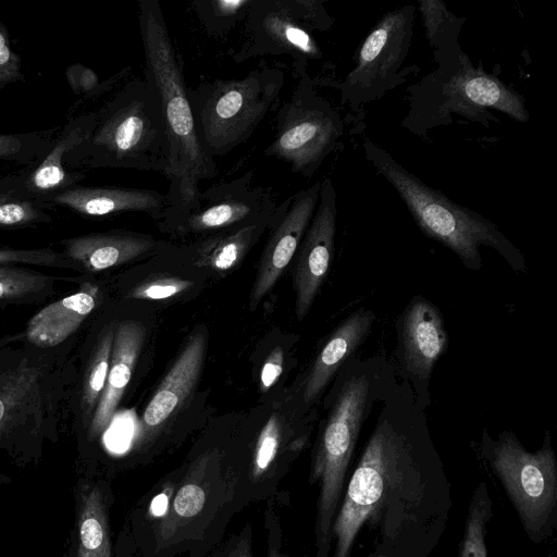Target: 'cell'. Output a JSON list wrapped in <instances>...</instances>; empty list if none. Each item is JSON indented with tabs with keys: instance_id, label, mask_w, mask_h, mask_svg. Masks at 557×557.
<instances>
[{
	"instance_id": "f35d334b",
	"label": "cell",
	"mask_w": 557,
	"mask_h": 557,
	"mask_svg": "<svg viewBox=\"0 0 557 557\" xmlns=\"http://www.w3.org/2000/svg\"><path fill=\"white\" fill-rule=\"evenodd\" d=\"M274 505V499L268 500L264 510L265 557H290L284 549L282 521Z\"/></svg>"
},
{
	"instance_id": "4316f807",
	"label": "cell",
	"mask_w": 557,
	"mask_h": 557,
	"mask_svg": "<svg viewBox=\"0 0 557 557\" xmlns=\"http://www.w3.org/2000/svg\"><path fill=\"white\" fill-rule=\"evenodd\" d=\"M274 209L244 225L206 237L195 248L196 265L218 272L235 268L269 226Z\"/></svg>"
},
{
	"instance_id": "4fadbf2b",
	"label": "cell",
	"mask_w": 557,
	"mask_h": 557,
	"mask_svg": "<svg viewBox=\"0 0 557 557\" xmlns=\"http://www.w3.org/2000/svg\"><path fill=\"white\" fill-rule=\"evenodd\" d=\"M397 362L422 409L426 407L431 373L446 351L448 336L443 317L431 301L414 296L397 319Z\"/></svg>"
},
{
	"instance_id": "603a6c76",
	"label": "cell",
	"mask_w": 557,
	"mask_h": 557,
	"mask_svg": "<svg viewBox=\"0 0 557 557\" xmlns=\"http://www.w3.org/2000/svg\"><path fill=\"white\" fill-rule=\"evenodd\" d=\"M62 252L83 272L98 273L154 251L159 244L153 237L114 230L89 233L60 242Z\"/></svg>"
},
{
	"instance_id": "8d00e7d4",
	"label": "cell",
	"mask_w": 557,
	"mask_h": 557,
	"mask_svg": "<svg viewBox=\"0 0 557 557\" xmlns=\"http://www.w3.org/2000/svg\"><path fill=\"white\" fill-rule=\"evenodd\" d=\"M419 11L422 16L426 37L433 45L435 37L442 35L445 26H453L456 16L453 15L444 2L440 0H422L419 2Z\"/></svg>"
},
{
	"instance_id": "1f68e13d",
	"label": "cell",
	"mask_w": 557,
	"mask_h": 557,
	"mask_svg": "<svg viewBox=\"0 0 557 557\" xmlns=\"http://www.w3.org/2000/svg\"><path fill=\"white\" fill-rule=\"evenodd\" d=\"M490 513V502L481 484L469 508L460 557H487L484 534Z\"/></svg>"
},
{
	"instance_id": "f1b7e54d",
	"label": "cell",
	"mask_w": 557,
	"mask_h": 557,
	"mask_svg": "<svg viewBox=\"0 0 557 557\" xmlns=\"http://www.w3.org/2000/svg\"><path fill=\"white\" fill-rule=\"evenodd\" d=\"M62 277L0 262V306L40 304L52 297Z\"/></svg>"
},
{
	"instance_id": "d6986e66",
	"label": "cell",
	"mask_w": 557,
	"mask_h": 557,
	"mask_svg": "<svg viewBox=\"0 0 557 557\" xmlns=\"http://www.w3.org/2000/svg\"><path fill=\"white\" fill-rule=\"evenodd\" d=\"M206 356V336H190L184 349L168 371L147 404L134 450L145 453L160 428L181 407L196 385Z\"/></svg>"
},
{
	"instance_id": "4dcf8cb0",
	"label": "cell",
	"mask_w": 557,
	"mask_h": 557,
	"mask_svg": "<svg viewBox=\"0 0 557 557\" xmlns=\"http://www.w3.org/2000/svg\"><path fill=\"white\" fill-rule=\"evenodd\" d=\"M252 0H194L193 10L205 30L223 37L243 23Z\"/></svg>"
},
{
	"instance_id": "e0dca14e",
	"label": "cell",
	"mask_w": 557,
	"mask_h": 557,
	"mask_svg": "<svg viewBox=\"0 0 557 557\" xmlns=\"http://www.w3.org/2000/svg\"><path fill=\"white\" fill-rule=\"evenodd\" d=\"M116 321L91 329L76 355L69 359L70 382L64 409L78 438L84 440L104 389Z\"/></svg>"
},
{
	"instance_id": "ffe728a7",
	"label": "cell",
	"mask_w": 557,
	"mask_h": 557,
	"mask_svg": "<svg viewBox=\"0 0 557 557\" xmlns=\"http://www.w3.org/2000/svg\"><path fill=\"white\" fill-rule=\"evenodd\" d=\"M97 124V111L70 119L63 125L45 157L35 165L24 169L25 187L32 198L52 208L53 197L85 180L83 171H69L65 158L86 140Z\"/></svg>"
},
{
	"instance_id": "2e32d148",
	"label": "cell",
	"mask_w": 557,
	"mask_h": 557,
	"mask_svg": "<svg viewBox=\"0 0 557 557\" xmlns=\"http://www.w3.org/2000/svg\"><path fill=\"white\" fill-rule=\"evenodd\" d=\"M320 189L319 181L276 205L251 292L252 306L271 290L295 256L315 211Z\"/></svg>"
},
{
	"instance_id": "d6a6232c",
	"label": "cell",
	"mask_w": 557,
	"mask_h": 557,
	"mask_svg": "<svg viewBox=\"0 0 557 557\" xmlns=\"http://www.w3.org/2000/svg\"><path fill=\"white\" fill-rule=\"evenodd\" d=\"M128 72L129 67L123 69L107 81L100 82L99 76L94 70L81 63H74L65 70V77L72 92L76 96H83V99L86 100L111 89Z\"/></svg>"
},
{
	"instance_id": "8fae6325",
	"label": "cell",
	"mask_w": 557,
	"mask_h": 557,
	"mask_svg": "<svg viewBox=\"0 0 557 557\" xmlns=\"http://www.w3.org/2000/svg\"><path fill=\"white\" fill-rule=\"evenodd\" d=\"M488 459L525 530L540 534L557 502V465L549 433L542 447L530 453L512 432L504 431L492 442Z\"/></svg>"
},
{
	"instance_id": "484cf974",
	"label": "cell",
	"mask_w": 557,
	"mask_h": 557,
	"mask_svg": "<svg viewBox=\"0 0 557 557\" xmlns=\"http://www.w3.org/2000/svg\"><path fill=\"white\" fill-rule=\"evenodd\" d=\"M108 483L88 485L81 494L77 521V557H113Z\"/></svg>"
},
{
	"instance_id": "7402d4cb",
	"label": "cell",
	"mask_w": 557,
	"mask_h": 557,
	"mask_svg": "<svg viewBox=\"0 0 557 557\" xmlns=\"http://www.w3.org/2000/svg\"><path fill=\"white\" fill-rule=\"evenodd\" d=\"M144 341L145 326L139 321H116L107 382L84 438L87 443L97 442L111 424L131 381Z\"/></svg>"
},
{
	"instance_id": "8992f818",
	"label": "cell",
	"mask_w": 557,
	"mask_h": 557,
	"mask_svg": "<svg viewBox=\"0 0 557 557\" xmlns=\"http://www.w3.org/2000/svg\"><path fill=\"white\" fill-rule=\"evenodd\" d=\"M20 341L0 349V450L36 457L58 438L70 367Z\"/></svg>"
},
{
	"instance_id": "9a60e30c",
	"label": "cell",
	"mask_w": 557,
	"mask_h": 557,
	"mask_svg": "<svg viewBox=\"0 0 557 557\" xmlns=\"http://www.w3.org/2000/svg\"><path fill=\"white\" fill-rule=\"evenodd\" d=\"M253 171L200 193V208L173 225L182 233L215 234L233 230L273 210L276 200L270 188L253 186Z\"/></svg>"
},
{
	"instance_id": "9c48e42d",
	"label": "cell",
	"mask_w": 557,
	"mask_h": 557,
	"mask_svg": "<svg viewBox=\"0 0 557 557\" xmlns=\"http://www.w3.org/2000/svg\"><path fill=\"white\" fill-rule=\"evenodd\" d=\"M304 70L295 69L298 84L276 112L264 154L287 163L295 174L311 177L336 147L343 128L338 114L317 95Z\"/></svg>"
},
{
	"instance_id": "3957f363",
	"label": "cell",
	"mask_w": 557,
	"mask_h": 557,
	"mask_svg": "<svg viewBox=\"0 0 557 557\" xmlns=\"http://www.w3.org/2000/svg\"><path fill=\"white\" fill-rule=\"evenodd\" d=\"M144 75L156 87L169 141L164 223L172 227L200 208V183L216 174L196 129L181 57L174 48L158 0L137 2Z\"/></svg>"
},
{
	"instance_id": "5b68a950",
	"label": "cell",
	"mask_w": 557,
	"mask_h": 557,
	"mask_svg": "<svg viewBox=\"0 0 557 557\" xmlns=\"http://www.w3.org/2000/svg\"><path fill=\"white\" fill-rule=\"evenodd\" d=\"M170 149L159 94L145 76L125 82L97 111L91 135L65 158L69 171L131 169L165 175Z\"/></svg>"
},
{
	"instance_id": "277c9868",
	"label": "cell",
	"mask_w": 557,
	"mask_h": 557,
	"mask_svg": "<svg viewBox=\"0 0 557 557\" xmlns=\"http://www.w3.org/2000/svg\"><path fill=\"white\" fill-rule=\"evenodd\" d=\"M343 366V376L319 437L309 476L311 484L320 485L315 557H329L331 528L361 426L395 379L393 369L385 360H360L352 356Z\"/></svg>"
},
{
	"instance_id": "cb8c5ba5",
	"label": "cell",
	"mask_w": 557,
	"mask_h": 557,
	"mask_svg": "<svg viewBox=\"0 0 557 557\" xmlns=\"http://www.w3.org/2000/svg\"><path fill=\"white\" fill-rule=\"evenodd\" d=\"M444 87L448 104L458 111L471 104L496 109L519 122L529 120L524 99L498 78L474 69L465 54Z\"/></svg>"
},
{
	"instance_id": "44dd1931",
	"label": "cell",
	"mask_w": 557,
	"mask_h": 557,
	"mask_svg": "<svg viewBox=\"0 0 557 557\" xmlns=\"http://www.w3.org/2000/svg\"><path fill=\"white\" fill-rule=\"evenodd\" d=\"M50 206L66 208L87 219L140 212L163 220L166 197L165 194L148 188L76 185L53 197Z\"/></svg>"
},
{
	"instance_id": "5bb4252c",
	"label": "cell",
	"mask_w": 557,
	"mask_h": 557,
	"mask_svg": "<svg viewBox=\"0 0 557 557\" xmlns=\"http://www.w3.org/2000/svg\"><path fill=\"white\" fill-rule=\"evenodd\" d=\"M102 304V289L82 281L75 293L63 296L35 313L21 334V343L66 363L89 318Z\"/></svg>"
},
{
	"instance_id": "ab89813d",
	"label": "cell",
	"mask_w": 557,
	"mask_h": 557,
	"mask_svg": "<svg viewBox=\"0 0 557 557\" xmlns=\"http://www.w3.org/2000/svg\"><path fill=\"white\" fill-rule=\"evenodd\" d=\"M284 352L281 347H275L267 358L260 375V388L269 391L278 380L283 372Z\"/></svg>"
},
{
	"instance_id": "60d3db41",
	"label": "cell",
	"mask_w": 557,
	"mask_h": 557,
	"mask_svg": "<svg viewBox=\"0 0 557 557\" xmlns=\"http://www.w3.org/2000/svg\"><path fill=\"white\" fill-rule=\"evenodd\" d=\"M21 339V334L0 337V349Z\"/></svg>"
},
{
	"instance_id": "e575fe53",
	"label": "cell",
	"mask_w": 557,
	"mask_h": 557,
	"mask_svg": "<svg viewBox=\"0 0 557 557\" xmlns=\"http://www.w3.org/2000/svg\"><path fill=\"white\" fill-rule=\"evenodd\" d=\"M193 282L177 277H157L146 281L126 294V299L160 300L184 293L193 286Z\"/></svg>"
},
{
	"instance_id": "83f0119b",
	"label": "cell",
	"mask_w": 557,
	"mask_h": 557,
	"mask_svg": "<svg viewBox=\"0 0 557 557\" xmlns=\"http://www.w3.org/2000/svg\"><path fill=\"white\" fill-rule=\"evenodd\" d=\"M50 209L29 196L23 171L0 177V230L51 223Z\"/></svg>"
},
{
	"instance_id": "30bf717a",
	"label": "cell",
	"mask_w": 557,
	"mask_h": 557,
	"mask_svg": "<svg viewBox=\"0 0 557 557\" xmlns=\"http://www.w3.org/2000/svg\"><path fill=\"white\" fill-rule=\"evenodd\" d=\"M243 23L235 62L285 54L294 60L295 69H305L308 61L321 58L311 30L330 25L322 3L311 0H252Z\"/></svg>"
},
{
	"instance_id": "d4e9b609",
	"label": "cell",
	"mask_w": 557,
	"mask_h": 557,
	"mask_svg": "<svg viewBox=\"0 0 557 557\" xmlns=\"http://www.w3.org/2000/svg\"><path fill=\"white\" fill-rule=\"evenodd\" d=\"M374 320L372 310L360 308L334 330L317 355L306 380L304 391L306 404L313 401L334 374L354 356L369 335Z\"/></svg>"
},
{
	"instance_id": "ba28073f",
	"label": "cell",
	"mask_w": 557,
	"mask_h": 557,
	"mask_svg": "<svg viewBox=\"0 0 557 557\" xmlns=\"http://www.w3.org/2000/svg\"><path fill=\"white\" fill-rule=\"evenodd\" d=\"M285 71L261 63L242 78H216L187 88L199 140L212 158L246 143L274 109Z\"/></svg>"
},
{
	"instance_id": "52a82bcc",
	"label": "cell",
	"mask_w": 557,
	"mask_h": 557,
	"mask_svg": "<svg viewBox=\"0 0 557 557\" xmlns=\"http://www.w3.org/2000/svg\"><path fill=\"white\" fill-rule=\"evenodd\" d=\"M364 152L377 174L396 189L420 230L451 250L466 268L481 269L480 248L486 246L496 250L515 271H525L522 252L492 221L424 184L373 141L366 140Z\"/></svg>"
},
{
	"instance_id": "f546056e",
	"label": "cell",
	"mask_w": 557,
	"mask_h": 557,
	"mask_svg": "<svg viewBox=\"0 0 557 557\" xmlns=\"http://www.w3.org/2000/svg\"><path fill=\"white\" fill-rule=\"evenodd\" d=\"M61 126L45 131L0 134V162L28 169L37 164L51 148Z\"/></svg>"
},
{
	"instance_id": "7a4b0ae2",
	"label": "cell",
	"mask_w": 557,
	"mask_h": 557,
	"mask_svg": "<svg viewBox=\"0 0 557 557\" xmlns=\"http://www.w3.org/2000/svg\"><path fill=\"white\" fill-rule=\"evenodd\" d=\"M242 510L234 460L208 447L136 503L129 522L135 550L139 557H207Z\"/></svg>"
},
{
	"instance_id": "74e56055",
	"label": "cell",
	"mask_w": 557,
	"mask_h": 557,
	"mask_svg": "<svg viewBox=\"0 0 557 557\" xmlns=\"http://www.w3.org/2000/svg\"><path fill=\"white\" fill-rule=\"evenodd\" d=\"M252 525L246 522L240 530L223 539L207 557H253Z\"/></svg>"
},
{
	"instance_id": "ac0fdd59",
	"label": "cell",
	"mask_w": 557,
	"mask_h": 557,
	"mask_svg": "<svg viewBox=\"0 0 557 557\" xmlns=\"http://www.w3.org/2000/svg\"><path fill=\"white\" fill-rule=\"evenodd\" d=\"M336 218V191L332 181L325 177L321 181L315 211L297 249L294 286L298 320L308 313L329 272L334 252Z\"/></svg>"
},
{
	"instance_id": "836d02e7",
	"label": "cell",
	"mask_w": 557,
	"mask_h": 557,
	"mask_svg": "<svg viewBox=\"0 0 557 557\" xmlns=\"http://www.w3.org/2000/svg\"><path fill=\"white\" fill-rule=\"evenodd\" d=\"M0 262L83 272L82 269L62 251H55L51 248L0 249Z\"/></svg>"
},
{
	"instance_id": "6da1fadb",
	"label": "cell",
	"mask_w": 557,
	"mask_h": 557,
	"mask_svg": "<svg viewBox=\"0 0 557 557\" xmlns=\"http://www.w3.org/2000/svg\"><path fill=\"white\" fill-rule=\"evenodd\" d=\"M379 412L331 528L333 557H349L360 529L381 525L408 513L423 495L420 463L421 445L428 438L424 409L403 380L394 379L379 400ZM400 521H403L400 519Z\"/></svg>"
},
{
	"instance_id": "d590c367",
	"label": "cell",
	"mask_w": 557,
	"mask_h": 557,
	"mask_svg": "<svg viewBox=\"0 0 557 557\" xmlns=\"http://www.w3.org/2000/svg\"><path fill=\"white\" fill-rule=\"evenodd\" d=\"M24 79L21 57L11 48L8 28L0 21V89Z\"/></svg>"
},
{
	"instance_id": "7c38bea8",
	"label": "cell",
	"mask_w": 557,
	"mask_h": 557,
	"mask_svg": "<svg viewBox=\"0 0 557 557\" xmlns=\"http://www.w3.org/2000/svg\"><path fill=\"white\" fill-rule=\"evenodd\" d=\"M413 18L412 5L389 11L368 35L356 67L341 85L343 98L351 106L377 99L392 87L409 51Z\"/></svg>"
}]
</instances>
